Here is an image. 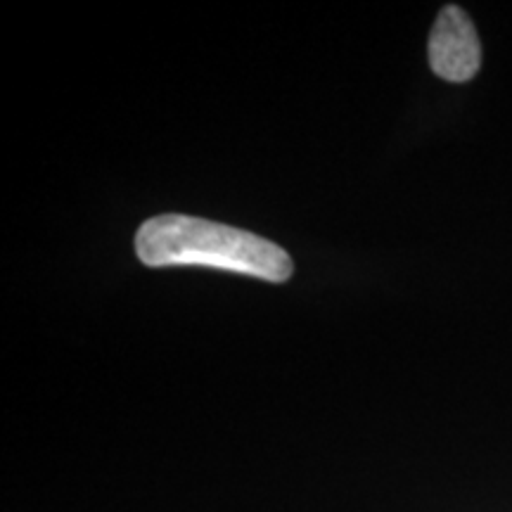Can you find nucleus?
Masks as SVG:
<instances>
[{
    "instance_id": "1",
    "label": "nucleus",
    "mask_w": 512,
    "mask_h": 512,
    "mask_svg": "<svg viewBox=\"0 0 512 512\" xmlns=\"http://www.w3.org/2000/svg\"><path fill=\"white\" fill-rule=\"evenodd\" d=\"M136 252L152 268L207 266L268 283H285L294 271L290 254L275 242L249 230L183 214L145 221L138 228Z\"/></svg>"
},
{
    "instance_id": "2",
    "label": "nucleus",
    "mask_w": 512,
    "mask_h": 512,
    "mask_svg": "<svg viewBox=\"0 0 512 512\" xmlns=\"http://www.w3.org/2000/svg\"><path fill=\"white\" fill-rule=\"evenodd\" d=\"M434 74L451 83L470 81L482 64V46L472 19L456 5L439 12L430 36Z\"/></svg>"
}]
</instances>
